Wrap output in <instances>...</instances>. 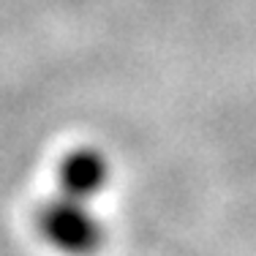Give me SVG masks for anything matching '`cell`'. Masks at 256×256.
Here are the masks:
<instances>
[{
  "label": "cell",
  "instance_id": "cell-1",
  "mask_svg": "<svg viewBox=\"0 0 256 256\" xmlns=\"http://www.w3.org/2000/svg\"><path fill=\"white\" fill-rule=\"evenodd\" d=\"M38 226L52 246L68 254L96 251L104 240V229L98 218L90 212L88 199H76L68 194H60L41 207Z\"/></svg>",
  "mask_w": 256,
  "mask_h": 256
},
{
  "label": "cell",
  "instance_id": "cell-2",
  "mask_svg": "<svg viewBox=\"0 0 256 256\" xmlns=\"http://www.w3.org/2000/svg\"><path fill=\"white\" fill-rule=\"evenodd\" d=\"M109 164L98 150H76L60 166V188L76 199H93L106 186Z\"/></svg>",
  "mask_w": 256,
  "mask_h": 256
}]
</instances>
